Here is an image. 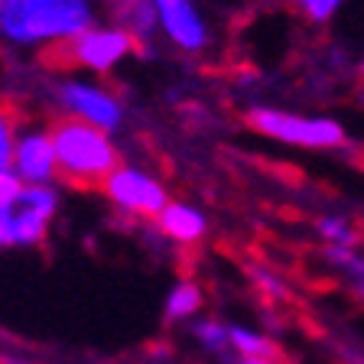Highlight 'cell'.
Segmentation results:
<instances>
[{
    "label": "cell",
    "mask_w": 364,
    "mask_h": 364,
    "mask_svg": "<svg viewBox=\"0 0 364 364\" xmlns=\"http://www.w3.org/2000/svg\"><path fill=\"white\" fill-rule=\"evenodd\" d=\"M95 23V0H0V39L16 49H55Z\"/></svg>",
    "instance_id": "cell-1"
},
{
    "label": "cell",
    "mask_w": 364,
    "mask_h": 364,
    "mask_svg": "<svg viewBox=\"0 0 364 364\" xmlns=\"http://www.w3.org/2000/svg\"><path fill=\"white\" fill-rule=\"evenodd\" d=\"M49 130H53L59 182L72 189H101V182L121 166V150L114 144V134H105L65 114L49 121Z\"/></svg>",
    "instance_id": "cell-2"
},
{
    "label": "cell",
    "mask_w": 364,
    "mask_h": 364,
    "mask_svg": "<svg viewBox=\"0 0 364 364\" xmlns=\"http://www.w3.org/2000/svg\"><path fill=\"white\" fill-rule=\"evenodd\" d=\"M59 208V186H23L7 205H0V254L43 247L53 235Z\"/></svg>",
    "instance_id": "cell-3"
},
{
    "label": "cell",
    "mask_w": 364,
    "mask_h": 364,
    "mask_svg": "<svg viewBox=\"0 0 364 364\" xmlns=\"http://www.w3.org/2000/svg\"><path fill=\"white\" fill-rule=\"evenodd\" d=\"M140 53L136 39L127 30H121L117 23H95L75 39L46 49V62L55 72H88V75H111L114 68L127 62L130 55Z\"/></svg>",
    "instance_id": "cell-4"
},
{
    "label": "cell",
    "mask_w": 364,
    "mask_h": 364,
    "mask_svg": "<svg viewBox=\"0 0 364 364\" xmlns=\"http://www.w3.org/2000/svg\"><path fill=\"white\" fill-rule=\"evenodd\" d=\"M244 124L254 134L280 140L289 146H306V150H335L345 146V127L328 117H303L293 111H280V107L254 105L244 111Z\"/></svg>",
    "instance_id": "cell-5"
},
{
    "label": "cell",
    "mask_w": 364,
    "mask_h": 364,
    "mask_svg": "<svg viewBox=\"0 0 364 364\" xmlns=\"http://www.w3.org/2000/svg\"><path fill=\"white\" fill-rule=\"evenodd\" d=\"M101 196L117 215L140 225H153L159 218V212L169 205V189L163 186V179H156L153 173H146L144 166L134 163H121L105 182H101Z\"/></svg>",
    "instance_id": "cell-6"
},
{
    "label": "cell",
    "mask_w": 364,
    "mask_h": 364,
    "mask_svg": "<svg viewBox=\"0 0 364 364\" xmlns=\"http://www.w3.org/2000/svg\"><path fill=\"white\" fill-rule=\"evenodd\" d=\"M53 101L59 114L85 121L91 127L105 130V134H117L127 124V107L124 98L114 88L98 82H85V78H62L53 85Z\"/></svg>",
    "instance_id": "cell-7"
},
{
    "label": "cell",
    "mask_w": 364,
    "mask_h": 364,
    "mask_svg": "<svg viewBox=\"0 0 364 364\" xmlns=\"http://www.w3.org/2000/svg\"><path fill=\"white\" fill-rule=\"evenodd\" d=\"M159 16V36L182 55H205L212 49V26L196 0H150Z\"/></svg>",
    "instance_id": "cell-8"
},
{
    "label": "cell",
    "mask_w": 364,
    "mask_h": 364,
    "mask_svg": "<svg viewBox=\"0 0 364 364\" xmlns=\"http://www.w3.org/2000/svg\"><path fill=\"white\" fill-rule=\"evenodd\" d=\"M23 186H55L59 182V166H55V146L49 124H30L23 121L14 146V163H10Z\"/></svg>",
    "instance_id": "cell-9"
},
{
    "label": "cell",
    "mask_w": 364,
    "mask_h": 364,
    "mask_svg": "<svg viewBox=\"0 0 364 364\" xmlns=\"http://www.w3.org/2000/svg\"><path fill=\"white\" fill-rule=\"evenodd\" d=\"M159 241L173 244L179 250H192L205 241L208 235V218L202 215V208L182 198H169V205L159 212V218L153 221Z\"/></svg>",
    "instance_id": "cell-10"
},
{
    "label": "cell",
    "mask_w": 364,
    "mask_h": 364,
    "mask_svg": "<svg viewBox=\"0 0 364 364\" xmlns=\"http://www.w3.org/2000/svg\"><path fill=\"white\" fill-rule=\"evenodd\" d=\"M198 316H205V287L192 273H182L179 280L169 287L166 299H163V326L186 328Z\"/></svg>",
    "instance_id": "cell-11"
},
{
    "label": "cell",
    "mask_w": 364,
    "mask_h": 364,
    "mask_svg": "<svg viewBox=\"0 0 364 364\" xmlns=\"http://www.w3.org/2000/svg\"><path fill=\"white\" fill-rule=\"evenodd\" d=\"M111 23L136 39L140 53H150V46L159 36V16L150 0H111Z\"/></svg>",
    "instance_id": "cell-12"
},
{
    "label": "cell",
    "mask_w": 364,
    "mask_h": 364,
    "mask_svg": "<svg viewBox=\"0 0 364 364\" xmlns=\"http://www.w3.org/2000/svg\"><path fill=\"white\" fill-rule=\"evenodd\" d=\"M322 260H328L332 267H338L345 277H348V289L358 296L364 303V260L358 257L351 247H335V244H328L326 250H322Z\"/></svg>",
    "instance_id": "cell-13"
},
{
    "label": "cell",
    "mask_w": 364,
    "mask_h": 364,
    "mask_svg": "<svg viewBox=\"0 0 364 364\" xmlns=\"http://www.w3.org/2000/svg\"><path fill=\"white\" fill-rule=\"evenodd\" d=\"M316 231L326 237L328 244H335V247H358V244L364 241L361 228H355L348 218H332V215L316 218Z\"/></svg>",
    "instance_id": "cell-14"
},
{
    "label": "cell",
    "mask_w": 364,
    "mask_h": 364,
    "mask_svg": "<svg viewBox=\"0 0 364 364\" xmlns=\"http://www.w3.org/2000/svg\"><path fill=\"white\" fill-rule=\"evenodd\" d=\"M23 127V117L14 105L0 101V166L14 163V146H16V134Z\"/></svg>",
    "instance_id": "cell-15"
},
{
    "label": "cell",
    "mask_w": 364,
    "mask_h": 364,
    "mask_svg": "<svg viewBox=\"0 0 364 364\" xmlns=\"http://www.w3.org/2000/svg\"><path fill=\"white\" fill-rule=\"evenodd\" d=\"M134 364H189V361H186V355L176 348L173 341H156L144 355H136Z\"/></svg>",
    "instance_id": "cell-16"
},
{
    "label": "cell",
    "mask_w": 364,
    "mask_h": 364,
    "mask_svg": "<svg viewBox=\"0 0 364 364\" xmlns=\"http://www.w3.org/2000/svg\"><path fill=\"white\" fill-rule=\"evenodd\" d=\"M289 4H293L309 23H326L328 16L341 7V0H289Z\"/></svg>",
    "instance_id": "cell-17"
},
{
    "label": "cell",
    "mask_w": 364,
    "mask_h": 364,
    "mask_svg": "<svg viewBox=\"0 0 364 364\" xmlns=\"http://www.w3.org/2000/svg\"><path fill=\"white\" fill-rule=\"evenodd\" d=\"M20 189H23L20 176H16L10 166H0V205H7Z\"/></svg>",
    "instance_id": "cell-18"
},
{
    "label": "cell",
    "mask_w": 364,
    "mask_h": 364,
    "mask_svg": "<svg viewBox=\"0 0 364 364\" xmlns=\"http://www.w3.org/2000/svg\"><path fill=\"white\" fill-rule=\"evenodd\" d=\"M237 364H293V361L287 358V361H237Z\"/></svg>",
    "instance_id": "cell-19"
},
{
    "label": "cell",
    "mask_w": 364,
    "mask_h": 364,
    "mask_svg": "<svg viewBox=\"0 0 364 364\" xmlns=\"http://www.w3.org/2000/svg\"><path fill=\"white\" fill-rule=\"evenodd\" d=\"M361 75H364V62H361Z\"/></svg>",
    "instance_id": "cell-20"
}]
</instances>
